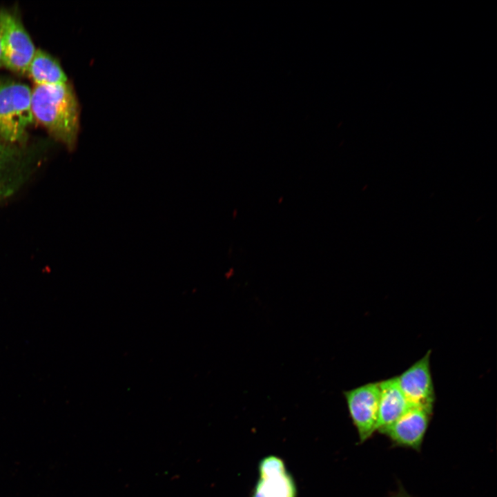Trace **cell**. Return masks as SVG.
I'll return each mask as SVG.
<instances>
[{"label": "cell", "mask_w": 497, "mask_h": 497, "mask_svg": "<svg viewBox=\"0 0 497 497\" xmlns=\"http://www.w3.org/2000/svg\"><path fill=\"white\" fill-rule=\"evenodd\" d=\"M31 104L34 119L68 148H73L79 129V108L71 86L67 82L36 85Z\"/></svg>", "instance_id": "1"}, {"label": "cell", "mask_w": 497, "mask_h": 497, "mask_svg": "<svg viewBox=\"0 0 497 497\" xmlns=\"http://www.w3.org/2000/svg\"><path fill=\"white\" fill-rule=\"evenodd\" d=\"M31 95L26 84L0 81V136L5 140L18 141L33 121Z\"/></svg>", "instance_id": "2"}, {"label": "cell", "mask_w": 497, "mask_h": 497, "mask_svg": "<svg viewBox=\"0 0 497 497\" xmlns=\"http://www.w3.org/2000/svg\"><path fill=\"white\" fill-rule=\"evenodd\" d=\"M0 38L3 66L26 72L36 49L21 21L6 10H0Z\"/></svg>", "instance_id": "3"}, {"label": "cell", "mask_w": 497, "mask_h": 497, "mask_svg": "<svg viewBox=\"0 0 497 497\" xmlns=\"http://www.w3.org/2000/svg\"><path fill=\"white\" fill-rule=\"evenodd\" d=\"M431 351L398 376L396 382L410 407L423 409L430 413L436 399L430 367Z\"/></svg>", "instance_id": "4"}, {"label": "cell", "mask_w": 497, "mask_h": 497, "mask_svg": "<svg viewBox=\"0 0 497 497\" xmlns=\"http://www.w3.org/2000/svg\"><path fill=\"white\" fill-rule=\"evenodd\" d=\"M350 416L360 442L365 441L376 430L379 405V382H368L343 391Z\"/></svg>", "instance_id": "5"}, {"label": "cell", "mask_w": 497, "mask_h": 497, "mask_svg": "<svg viewBox=\"0 0 497 497\" xmlns=\"http://www.w3.org/2000/svg\"><path fill=\"white\" fill-rule=\"evenodd\" d=\"M431 413L421 408L410 407L397 420L380 431L399 445L419 449Z\"/></svg>", "instance_id": "6"}, {"label": "cell", "mask_w": 497, "mask_h": 497, "mask_svg": "<svg viewBox=\"0 0 497 497\" xmlns=\"http://www.w3.org/2000/svg\"><path fill=\"white\" fill-rule=\"evenodd\" d=\"M295 489L283 462L269 456L260 465V478L253 497H295Z\"/></svg>", "instance_id": "7"}, {"label": "cell", "mask_w": 497, "mask_h": 497, "mask_svg": "<svg viewBox=\"0 0 497 497\" xmlns=\"http://www.w3.org/2000/svg\"><path fill=\"white\" fill-rule=\"evenodd\" d=\"M379 405L376 430L390 425L409 408L395 376L379 382Z\"/></svg>", "instance_id": "8"}, {"label": "cell", "mask_w": 497, "mask_h": 497, "mask_svg": "<svg viewBox=\"0 0 497 497\" xmlns=\"http://www.w3.org/2000/svg\"><path fill=\"white\" fill-rule=\"evenodd\" d=\"M26 72L36 85H52L67 82V77L59 62L41 49H36Z\"/></svg>", "instance_id": "9"}, {"label": "cell", "mask_w": 497, "mask_h": 497, "mask_svg": "<svg viewBox=\"0 0 497 497\" xmlns=\"http://www.w3.org/2000/svg\"><path fill=\"white\" fill-rule=\"evenodd\" d=\"M9 155L4 148V146L0 143V179L3 173V169L6 164L8 163Z\"/></svg>", "instance_id": "10"}, {"label": "cell", "mask_w": 497, "mask_h": 497, "mask_svg": "<svg viewBox=\"0 0 497 497\" xmlns=\"http://www.w3.org/2000/svg\"><path fill=\"white\" fill-rule=\"evenodd\" d=\"M391 497H410V496L405 491H401L396 493Z\"/></svg>", "instance_id": "11"}, {"label": "cell", "mask_w": 497, "mask_h": 497, "mask_svg": "<svg viewBox=\"0 0 497 497\" xmlns=\"http://www.w3.org/2000/svg\"><path fill=\"white\" fill-rule=\"evenodd\" d=\"M3 66V60H2V49H1V38H0V66Z\"/></svg>", "instance_id": "12"}]
</instances>
